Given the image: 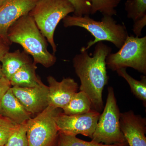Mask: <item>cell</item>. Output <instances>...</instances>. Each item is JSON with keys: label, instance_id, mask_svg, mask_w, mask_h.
Instances as JSON below:
<instances>
[{"label": "cell", "instance_id": "6da1fadb", "mask_svg": "<svg viewBox=\"0 0 146 146\" xmlns=\"http://www.w3.org/2000/svg\"><path fill=\"white\" fill-rule=\"evenodd\" d=\"M111 52L110 47L100 42L95 46L93 56L87 50L80 51L72 60L76 74L81 82L80 90L89 97L92 109L100 112L104 107L103 91L109 79L106 59Z\"/></svg>", "mask_w": 146, "mask_h": 146}, {"label": "cell", "instance_id": "7a4b0ae2", "mask_svg": "<svg viewBox=\"0 0 146 146\" xmlns=\"http://www.w3.org/2000/svg\"><path fill=\"white\" fill-rule=\"evenodd\" d=\"M7 38L11 44L21 45L25 52L32 56L36 64L39 63L48 68L56 62V57L47 49L46 39L29 14L22 16L11 25L7 33Z\"/></svg>", "mask_w": 146, "mask_h": 146}, {"label": "cell", "instance_id": "3957f363", "mask_svg": "<svg viewBox=\"0 0 146 146\" xmlns=\"http://www.w3.org/2000/svg\"><path fill=\"white\" fill-rule=\"evenodd\" d=\"M65 27H78L89 32L94 37V40L87 43L86 47H82L80 51L87 50L98 42L108 41L120 49L128 36L124 24H117L112 16L103 15L101 21H95L89 15L82 16H67L63 19Z\"/></svg>", "mask_w": 146, "mask_h": 146}, {"label": "cell", "instance_id": "277c9868", "mask_svg": "<svg viewBox=\"0 0 146 146\" xmlns=\"http://www.w3.org/2000/svg\"><path fill=\"white\" fill-rule=\"evenodd\" d=\"M74 11L69 0H39L29 12L52 48L54 54L57 51L54 37L55 30L61 20Z\"/></svg>", "mask_w": 146, "mask_h": 146}, {"label": "cell", "instance_id": "5b68a950", "mask_svg": "<svg viewBox=\"0 0 146 146\" xmlns=\"http://www.w3.org/2000/svg\"><path fill=\"white\" fill-rule=\"evenodd\" d=\"M108 92L106 104L100 115L91 141L106 145L127 143L120 128L121 113L113 87H108Z\"/></svg>", "mask_w": 146, "mask_h": 146}, {"label": "cell", "instance_id": "8992f818", "mask_svg": "<svg viewBox=\"0 0 146 146\" xmlns=\"http://www.w3.org/2000/svg\"><path fill=\"white\" fill-rule=\"evenodd\" d=\"M106 68L113 71L131 68L146 74V36H127L117 52L110 53L106 59Z\"/></svg>", "mask_w": 146, "mask_h": 146}, {"label": "cell", "instance_id": "52a82bcc", "mask_svg": "<svg viewBox=\"0 0 146 146\" xmlns=\"http://www.w3.org/2000/svg\"><path fill=\"white\" fill-rule=\"evenodd\" d=\"M60 108L48 106L27 122L28 146H57L58 132L55 117Z\"/></svg>", "mask_w": 146, "mask_h": 146}, {"label": "cell", "instance_id": "ba28073f", "mask_svg": "<svg viewBox=\"0 0 146 146\" xmlns=\"http://www.w3.org/2000/svg\"><path fill=\"white\" fill-rule=\"evenodd\" d=\"M100 115V112L94 109L79 115H68L60 111L55 121L59 133L74 136L81 134L91 139Z\"/></svg>", "mask_w": 146, "mask_h": 146}, {"label": "cell", "instance_id": "9c48e42d", "mask_svg": "<svg viewBox=\"0 0 146 146\" xmlns=\"http://www.w3.org/2000/svg\"><path fill=\"white\" fill-rule=\"evenodd\" d=\"M39 0H5L0 5V37L11 45L8 30L22 16L29 14Z\"/></svg>", "mask_w": 146, "mask_h": 146}, {"label": "cell", "instance_id": "30bf717a", "mask_svg": "<svg viewBox=\"0 0 146 146\" xmlns=\"http://www.w3.org/2000/svg\"><path fill=\"white\" fill-rule=\"evenodd\" d=\"M12 92L31 115L41 113L48 106V87L44 83L31 88L12 86Z\"/></svg>", "mask_w": 146, "mask_h": 146}, {"label": "cell", "instance_id": "8fae6325", "mask_svg": "<svg viewBox=\"0 0 146 146\" xmlns=\"http://www.w3.org/2000/svg\"><path fill=\"white\" fill-rule=\"evenodd\" d=\"M121 130L128 146H146V119L132 110L121 113Z\"/></svg>", "mask_w": 146, "mask_h": 146}, {"label": "cell", "instance_id": "7c38bea8", "mask_svg": "<svg viewBox=\"0 0 146 146\" xmlns=\"http://www.w3.org/2000/svg\"><path fill=\"white\" fill-rule=\"evenodd\" d=\"M47 81L48 83V106L54 108L63 109L78 91V84L70 78H64L58 82L52 76H49Z\"/></svg>", "mask_w": 146, "mask_h": 146}, {"label": "cell", "instance_id": "4fadbf2b", "mask_svg": "<svg viewBox=\"0 0 146 146\" xmlns=\"http://www.w3.org/2000/svg\"><path fill=\"white\" fill-rule=\"evenodd\" d=\"M31 115L14 96L11 87L0 104V115L20 125L29 120Z\"/></svg>", "mask_w": 146, "mask_h": 146}, {"label": "cell", "instance_id": "5bb4252c", "mask_svg": "<svg viewBox=\"0 0 146 146\" xmlns=\"http://www.w3.org/2000/svg\"><path fill=\"white\" fill-rule=\"evenodd\" d=\"M36 64L32 61L24 65L10 79L11 86L31 88L42 84L43 82L36 76Z\"/></svg>", "mask_w": 146, "mask_h": 146}, {"label": "cell", "instance_id": "9a60e30c", "mask_svg": "<svg viewBox=\"0 0 146 146\" xmlns=\"http://www.w3.org/2000/svg\"><path fill=\"white\" fill-rule=\"evenodd\" d=\"M28 54L19 50L13 52H7L5 54L2 63V71L3 76L10 80L13 75L23 66L31 62Z\"/></svg>", "mask_w": 146, "mask_h": 146}, {"label": "cell", "instance_id": "2e32d148", "mask_svg": "<svg viewBox=\"0 0 146 146\" xmlns=\"http://www.w3.org/2000/svg\"><path fill=\"white\" fill-rule=\"evenodd\" d=\"M62 109L65 115H74L85 114L93 109L89 97L80 91L76 93L69 104Z\"/></svg>", "mask_w": 146, "mask_h": 146}, {"label": "cell", "instance_id": "e0dca14e", "mask_svg": "<svg viewBox=\"0 0 146 146\" xmlns=\"http://www.w3.org/2000/svg\"><path fill=\"white\" fill-rule=\"evenodd\" d=\"M118 75L127 82L130 86L131 90L133 95L142 101L144 106H146V76H141L140 80H136L129 75L126 71V68H121L116 71Z\"/></svg>", "mask_w": 146, "mask_h": 146}, {"label": "cell", "instance_id": "ac0fdd59", "mask_svg": "<svg viewBox=\"0 0 146 146\" xmlns=\"http://www.w3.org/2000/svg\"><path fill=\"white\" fill-rule=\"evenodd\" d=\"M57 146H128L127 143L106 145L91 141L88 142L77 138L76 136L59 133Z\"/></svg>", "mask_w": 146, "mask_h": 146}, {"label": "cell", "instance_id": "d6986e66", "mask_svg": "<svg viewBox=\"0 0 146 146\" xmlns=\"http://www.w3.org/2000/svg\"><path fill=\"white\" fill-rule=\"evenodd\" d=\"M121 1V0H91V14L99 11L103 15H116V8Z\"/></svg>", "mask_w": 146, "mask_h": 146}, {"label": "cell", "instance_id": "ffe728a7", "mask_svg": "<svg viewBox=\"0 0 146 146\" xmlns=\"http://www.w3.org/2000/svg\"><path fill=\"white\" fill-rule=\"evenodd\" d=\"M125 9L128 18L137 21L146 16V0H127Z\"/></svg>", "mask_w": 146, "mask_h": 146}, {"label": "cell", "instance_id": "44dd1931", "mask_svg": "<svg viewBox=\"0 0 146 146\" xmlns=\"http://www.w3.org/2000/svg\"><path fill=\"white\" fill-rule=\"evenodd\" d=\"M27 131V122L18 125L5 146H28Z\"/></svg>", "mask_w": 146, "mask_h": 146}, {"label": "cell", "instance_id": "7402d4cb", "mask_svg": "<svg viewBox=\"0 0 146 146\" xmlns=\"http://www.w3.org/2000/svg\"><path fill=\"white\" fill-rule=\"evenodd\" d=\"M18 125L0 115V145L5 146Z\"/></svg>", "mask_w": 146, "mask_h": 146}, {"label": "cell", "instance_id": "603a6c76", "mask_svg": "<svg viewBox=\"0 0 146 146\" xmlns=\"http://www.w3.org/2000/svg\"><path fill=\"white\" fill-rule=\"evenodd\" d=\"M75 9L74 15L82 16L91 14V0H69Z\"/></svg>", "mask_w": 146, "mask_h": 146}, {"label": "cell", "instance_id": "cb8c5ba5", "mask_svg": "<svg viewBox=\"0 0 146 146\" xmlns=\"http://www.w3.org/2000/svg\"><path fill=\"white\" fill-rule=\"evenodd\" d=\"M146 25V16L133 22V31L137 37L142 35V31Z\"/></svg>", "mask_w": 146, "mask_h": 146}, {"label": "cell", "instance_id": "d4e9b609", "mask_svg": "<svg viewBox=\"0 0 146 146\" xmlns=\"http://www.w3.org/2000/svg\"><path fill=\"white\" fill-rule=\"evenodd\" d=\"M11 87L10 81L4 76L0 78V104L9 89Z\"/></svg>", "mask_w": 146, "mask_h": 146}, {"label": "cell", "instance_id": "484cf974", "mask_svg": "<svg viewBox=\"0 0 146 146\" xmlns=\"http://www.w3.org/2000/svg\"><path fill=\"white\" fill-rule=\"evenodd\" d=\"M10 44L5 41L0 37V61L2 60L4 56L6 53L8 52L9 49Z\"/></svg>", "mask_w": 146, "mask_h": 146}, {"label": "cell", "instance_id": "4316f807", "mask_svg": "<svg viewBox=\"0 0 146 146\" xmlns=\"http://www.w3.org/2000/svg\"><path fill=\"white\" fill-rule=\"evenodd\" d=\"M3 76V75L2 71L1 65L0 64V78Z\"/></svg>", "mask_w": 146, "mask_h": 146}, {"label": "cell", "instance_id": "83f0119b", "mask_svg": "<svg viewBox=\"0 0 146 146\" xmlns=\"http://www.w3.org/2000/svg\"><path fill=\"white\" fill-rule=\"evenodd\" d=\"M5 0H0V5Z\"/></svg>", "mask_w": 146, "mask_h": 146}, {"label": "cell", "instance_id": "f1b7e54d", "mask_svg": "<svg viewBox=\"0 0 146 146\" xmlns=\"http://www.w3.org/2000/svg\"><path fill=\"white\" fill-rule=\"evenodd\" d=\"M0 146H5H5H3V145H0Z\"/></svg>", "mask_w": 146, "mask_h": 146}]
</instances>
